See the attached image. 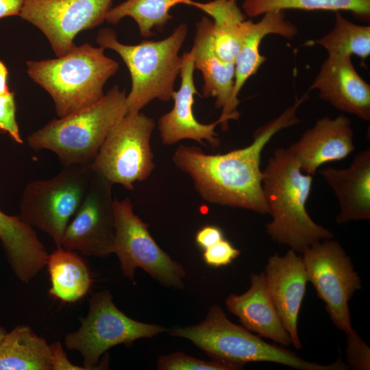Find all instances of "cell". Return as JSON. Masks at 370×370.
I'll list each match as a JSON object with an SVG mask.
<instances>
[{
	"instance_id": "6da1fadb",
	"label": "cell",
	"mask_w": 370,
	"mask_h": 370,
	"mask_svg": "<svg viewBox=\"0 0 370 370\" xmlns=\"http://www.w3.org/2000/svg\"><path fill=\"white\" fill-rule=\"evenodd\" d=\"M306 92L277 118L257 129L248 146L223 154H206L195 146L180 145L172 159L192 179L195 189L207 202L271 214L262 188L261 153L282 130L300 122L299 107Z\"/></svg>"
},
{
	"instance_id": "7a4b0ae2",
	"label": "cell",
	"mask_w": 370,
	"mask_h": 370,
	"mask_svg": "<svg viewBox=\"0 0 370 370\" xmlns=\"http://www.w3.org/2000/svg\"><path fill=\"white\" fill-rule=\"evenodd\" d=\"M312 182V176L301 171L288 148L277 149L262 171V192L273 217L267 232L274 242L296 252L334 236L317 224L306 209Z\"/></svg>"
},
{
	"instance_id": "3957f363",
	"label": "cell",
	"mask_w": 370,
	"mask_h": 370,
	"mask_svg": "<svg viewBox=\"0 0 370 370\" xmlns=\"http://www.w3.org/2000/svg\"><path fill=\"white\" fill-rule=\"evenodd\" d=\"M126 97L115 85L97 102L34 132L27 144L35 151H52L62 166L91 164L108 134L127 113Z\"/></svg>"
},
{
	"instance_id": "277c9868",
	"label": "cell",
	"mask_w": 370,
	"mask_h": 370,
	"mask_svg": "<svg viewBox=\"0 0 370 370\" xmlns=\"http://www.w3.org/2000/svg\"><path fill=\"white\" fill-rule=\"evenodd\" d=\"M28 75L53 100L59 117L88 107L100 100L106 82L119 64L104 54V49L86 43L75 46L56 59L27 61Z\"/></svg>"
},
{
	"instance_id": "5b68a950",
	"label": "cell",
	"mask_w": 370,
	"mask_h": 370,
	"mask_svg": "<svg viewBox=\"0 0 370 370\" xmlns=\"http://www.w3.org/2000/svg\"><path fill=\"white\" fill-rule=\"evenodd\" d=\"M173 336L191 341L213 360L232 370L242 369L252 362H276L299 370H345L347 367L339 358L335 362L322 365L306 361L284 348L269 344L244 327L231 322L221 308L214 305L198 324L173 328Z\"/></svg>"
},
{
	"instance_id": "8992f818",
	"label": "cell",
	"mask_w": 370,
	"mask_h": 370,
	"mask_svg": "<svg viewBox=\"0 0 370 370\" xmlns=\"http://www.w3.org/2000/svg\"><path fill=\"white\" fill-rule=\"evenodd\" d=\"M187 34V25L182 23L164 39L129 45L120 42L112 29L98 32L96 40L99 47L116 51L130 71L132 88L126 97L127 113L140 112L153 99H172L182 65L179 52Z\"/></svg>"
},
{
	"instance_id": "52a82bcc",
	"label": "cell",
	"mask_w": 370,
	"mask_h": 370,
	"mask_svg": "<svg viewBox=\"0 0 370 370\" xmlns=\"http://www.w3.org/2000/svg\"><path fill=\"white\" fill-rule=\"evenodd\" d=\"M94 173L91 164L63 166L49 179L30 182L23 193L19 217L61 247L65 230L85 197Z\"/></svg>"
},
{
	"instance_id": "ba28073f",
	"label": "cell",
	"mask_w": 370,
	"mask_h": 370,
	"mask_svg": "<svg viewBox=\"0 0 370 370\" xmlns=\"http://www.w3.org/2000/svg\"><path fill=\"white\" fill-rule=\"evenodd\" d=\"M79 328L65 336L68 349L79 352L86 370L102 369L100 357L109 349L123 344L131 346L142 338H152L166 328L157 324L137 321L119 310L110 291L94 293L88 314L80 319Z\"/></svg>"
},
{
	"instance_id": "9c48e42d",
	"label": "cell",
	"mask_w": 370,
	"mask_h": 370,
	"mask_svg": "<svg viewBox=\"0 0 370 370\" xmlns=\"http://www.w3.org/2000/svg\"><path fill=\"white\" fill-rule=\"evenodd\" d=\"M155 121L140 112L127 113L107 136L91 164L93 170L112 184L132 190L155 169L150 140Z\"/></svg>"
},
{
	"instance_id": "30bf717a",
	"label": "cell",
	"mask_w": 370,
	"mask_h": 370,
	"mask_svg": "<svg viewBox=\"0 0 370 370\" xmlns=\"http://www.w3.org/2000/svg\"><path fill=\"white\" fill-rule=\"evenodd\" d=\"M115 238L113 253L118 257L123 274L134 282L141 268L162 285L175 289L184 287L186 271L156 243L149 225L133 210L130 198L114 199Z\"/></svg>"
},
{
	"instance_id": "8fae6325",
	"label": "cell",
	"mask_w": 370,
	"mask_h": 370,
	"mask_svg": "<svg viewBox=\"0 0 370 370\" xmlns=\"http://www.w3.org/2000/svg\"><path fill=\"white\" fill-rule=\"evenodd\" d=\"M328 239L316 242L303 251L308 282L326 306L336 327L345 333L351 330L348 301L360 289V279L340 244Z\"/></svg>"
},
{
	"instance_id": "7c38bea8",
	"label": "cell",
	"mask_w": 370,
	"mask_h": 370,
	"mask_svg": "<svg viewBox=\"0 0 370 370\" xmlns=\"http://www.w3.org/2000/svg\"><path fill=\"white\" fill-rule=\"evenodd\" d=\"M114 0H25L20 17L38 27L57 57L71 50L82 31L106 21Z\"/></svg>"
},
{
	"instance_id": "4fadbf2b",
	"label": "cell",
	"mask_w": 370,
	"mask_h": 370,
	"mask_svg": "<svg viewBox=\"0 0 370 370\" xmlns=\"http://www.w3.org/2000/svg\"><path fill=\"white\" fill-rule=\"evenodd\" d=\"M113 184L95 171L88 190L64 233L61 247L86 256L113 253L115 238Z\"/></svg>"
},
{
	"instance_id": "5bb4252c",
	"label": "cell",
	"mask_w": 370,
	"mask_h": 370,
	"mask_svg": "<svg viewBox=\"0 0 370 370\" xmlns=\"http://www.w3.org/2000/svg\"><path fill=\"white\" fill-rule=\"evenodd\" d=\"M213 22L203 16L195 25V35L190 52L194 68L203 76L204 97H214L215 107L222 109L219 117L222 129L228 128L229 120H237L240 113L238 103L233 99L235 64L221 59L216 53L212 39Z\"/></svg>"
},
{
	"instance_id": "9a60e30c",
	"label": "cell",
	"mask_w": 370,
	"mask_h": 370,
	"mask_svg": "<svg viewBox=\"0 0 370 370\" xmlns=\"http://www.w3.org/2000/svg\"><path fill=\"white\" fill-rule=\"evenodd\" d=\"M293 249L280 256L268 258L265 283L269 294L296 349L301 348L297 332V319L308 282L303 259Z\"/></svg>"
},
{
	"instance_id": "2e32d148",
	"label": "cell",
	"mask_w": 370,
	"mask_h": 370,
	"mask_svg": "<svg viewBox=\"0 0 370 370\" xmlns=\"http://www.w3.org/2000/svg\"><path fill=\"white\" fill-rule=\"evenodd\" d=\"M182 57L181 85L173 95V107L158 121L161 141L164 145H172L180 140L190 139L204 145L203 140H205L213 149L217 148L220 140L214 130L217 125L221 124V121L219 119L214 123L203 124L196 119L193 105L194 95L199 93L194 83L193 58L190 51L184 53Z\"/></svg>"
},
{
	"instance_id": "e0dca14e",
	"label": "cell",
	"mask_w": 370,
	"mask_h": 370,
	"mask_svg": "<svg viewBox=\"0 0 370 370\" xmlns=\"http://www.w3.org/2000/svg\"><path fill=\"white\" fill-rule=\"evenodd\" d=\"M309 90L336 109L370 119V85L355 69L351 56L328 55Z\"/></svg>"
},
{
	"instance_id": "ac0fdd59",
	"label": "cell",
	"mask_w": 370,
	"mask_h": 370,
	"mask_svg": "<svg viewBox=\"0 0 370 370\" xmlns=\"http://www.w3.org/2000/svg\"><path fill=\"white\" fill-rule=\"evenodd\" d=\"M350 119L343 114L317 119L288 149L301 171L314 175L323 164L346 158L355 149Z\"/></svg>"
},
{
	"instance_id": "d6986e66",
	"label": "cell",
	"mask_w": 370,
	"mask_h": 370,
	"mask_svg": "<svg viewBox=\"0 0 370 370\" xmlns=\"http://www.w3.org/2000/svg\"><path fill=\"white\" fill-rule=\"evenodd\" d=\"M319 172L337 197L340 208L337 223L370 219L369 148L358 152L346 169L328 166Z\"/></svg>"
},
{
	"instance_id": "ffe728a7",
	"label": "cell",
	"mask_w": 370,
	"mask_h": 370,
	"mask_svg": "<svg viewBox=\"0 0 370 370\" xmlns=\"http://www.w3.org/2000/svg\"><path fill=\"white\" fill-rule=\"evenodd\" d=\"M225 304L247 330L284 346L292 344L267 291L264 272L251 274L250 288L242 295H228Z\"/></svg>"
},
{
	"instance_id": "44dd1931",
	"label": "cell",
	"mask_w": 370,
	"mask_h": 370,
	"mask_svg": "<svg viewBox=\"0 0 370 370\" xmlns=\"http://www.w3.org/2000/svg\"><path fill=\"white\" fill-rule=\"evenodd\" d=\"M0 240L21 281L29 282L46 266L49 254L34 228L20 217L8 215L1 210Z\"/></svg>"
},
{
	"instance_id": "7402d4cb",
	"label": "cell",
	"mask_w": 370,
	"mask_h": 370,
	"mask_svg": "<svg viewBox=\"0 0 370 370\" xmlns=\"http://www.w3.org/2000/svg\"><path fill=\"white\" fill-rule=\"evenodd\" d=\"M263 15L258 22H252L235 61L233 99L238 104L240 103L238 96L243 86L266 60L259 49L263 38L269 34L293 38L298 32L297 27L286 18L283 10L269 12Z\"/></svg>"
},
{
	"instance_id": "603a6c76",
	"label": "cell",
	"mask_w": 370,
	"mask_h": 370,
	"mask_svg": "<svg viewBox=\"0 0 370 370\" xmlns=\"http://www.w3.org/2000/svg\"><path fill=\"white\" fill-rule=\"evenodd\" d=\"M190 5L200 9L213 18L214 50L224 62L235 64L253 21L245 20L236 0H214L208 3L191 0Z\"/></svg>"
},
{
	"instance_id": "cb8c5ba5",
	"label": "cell",
	"mask_w": 370,
	"mask_h": 370,
	"mask_svg": "<svg viewBox=\"0 0 370 370\" xmlns=\"http://www.w3.org/2000/svg\"><path fill=\"white\" fill-rule=\"evenodd\" d=\"M46 266L49 274V294L62 301L74 303L89 291L91 277L84 260L77 252L57 247L48 255Z\"/></svg>"
},
{
	"instance_id": "d4e9b609",
	"label": "cell",
	"mask_w": 370,
	"mask_h": 370,
	"mask_svg": "<svg viewBox=\"0 0 370 370\" xmlns=\"http://www.w3.org/2000/svg\"><path fill=\"white\" fill-rule=\"evenodd\" d=\"M0 370H51L50 346L29 327L18 325L0 341Z\"/></svg>"
},
{
	"instance_id": "484cf974",
	"label": "cell",
	"mask_w": 370,
	"mask_h": 370,
	"mask_svg": "<svg viewBox=\"0 0 370 370\" xmlns=\"http://www.w3.org/2000/svg\"><path fill=\"white\" fill-rule=\"evenodd\" d=\"M191 0H126L111 8L106 21L116 25L125 16L132 18L138 25L141 36L148 38L152 29H162L172 19L170 10L180 3L189 5Z\"/></svg>"
},
{
	"instance_id": "4316f807",
	"label": "cell",
	"mask_w": 370,
	"mask_h": 370,
	"mask_svg": "<svg viewBox=\"0 0 370 370\" xmlns=\"http://www.w3.org/2000/svg\"><path fill=\"white\" fill-rule=\"evenodd\" d=\"M243 9L249 17L288 9L334 12L347 10L367 22L370 17V0H245Z\"/></svg>"
},
{
	"instance_id": "83f0119b",
	"label": "cell",
	"mask_w": 370,
	"mask_h": 370,
	"mask_svg": "<svg viewBox=\"0 0 370 370\" xmlns=\"http://www.w3.org/2000/svg\"><path fill=\"white\" fill-rule=\"evenodd\" d=\"M312 44L323 47L328 55H356L365 59L370 55V26L354 23L336 12L333 28Z\"/></svg>"
},
{
	"instance_id": "f1b7e54d",
	"label": "cell",
	"mask_w": 370,
	"mask_h": 370,
	"mask_svg": "<svg viewBox=\"0 0 370 370\" xmlns=\"http://www.w3.org/2000/svg\"><path fill=\"white\" fill-rule=\"evenodd\" d=\"M159 370H232L223 364L213 361H205L182 352H176L161 356L157 361Z\"/></svg>"
},
{
	"instance_id": "f546056e",
	"label": "cell",
	"mask_w": 370,
	"mask_h": 370,
	"mask_svg": "<svg viewBox=\"0 0 370 370\" xmlns=\"http://www.w3.org/2000/svg\"><path fill=\"white\" fill-rule=\"evenodd\" d=\"M347 359L349 367L355 370L370 369V349L356 331L347 333Z\"/></svg>"
},
{
	"instance_id": "4dcf8cb0",
	"label": "cell",
	"mask_w": 370,
	"mask_h": 370,
	"mask_svg": "<svg viewBox=\"0 0 370 370\" xmlns=\"http://www.w3.org/2000/svg\"><path fill=\"white\" fill-rule=\"evenodd\" d=\"M0 133H8L16 143H23L16 120L14 92L12 91L0 95Z\"/></svg>"
},
{
	"instance_id": "1f68e13d",
	"label": "cell",
	"mask_w": 370,
	"mask_h": 370,
	"mask_svg": "<svg viewBox=\"0 0 370 370\" xmlns=\"http://www.w3.org/2000/svg\"><path fill=\"white\" fill-rule=\"evenodd\" d=\"M240 254V251L223 238L204 249V259L210 266L218 267L230 264Z\"/></svg>"
},
{
	"instance_id": "d6a6232c",
	"label": "cell",
	"mask_w": 370,
	"mask_h": 370,
	"mask_svg": "<svg viewBox=\"0 0 370 370\" xmlns=\"http://www.w3.org/2000/svg\"><path fill=\"white\" fill-rule=\"evenodd\" d=\"M49 346L51 370H86L83 366H77L70 362L60 342L56 341Z\"/></svg>"
},
{
	"instance_id": "836d02e7",
	"label": "cell",
	"mask_w": 370,
	"mask_h": 370,
	"mask_svg": "<svg viewBox=\"0 0 370 370\" xmlns=\"http://www.w3.org/2000/svg\"><path fill=\"white\" fill-rule=\"evenodd\" d=\"M224 238L222 230L215 225H206L195 234V242L204 250Z\"/></svg>"
},
{
	"instance_id": "e575fe53",
	"label": "cell",
	"mask_w": 370,
	"mask_h": 370,
	"mask_svg": "<svg viewBox=\"0 0 370 370\" xmlns=\"http://www.w3.org/2000/svg\"><path fill=\"white\" fill-rule=\"evenodd\" d=\"M25 0H0V19L12 16H20Z\"/></svg>"
},
{
	"instance_id": "d590c367",
	"label": "cell",
	"mask_w": 370,
	"mask_h": 370,
	"mask_svg": "<svg viewBox=\"0 0 370 370\" xmlns=\"http://www.w3.org/2000/svg\"><path fill=\"white\" fill-rule=\"evenodd\" d=\"M8 71L4 63L0 60V95L10 91L8 86Z\"/></svg>"
},
{
	"instance_id": "8d00e7d4",
	"label": "cell",
	"mask_w": 370,
	"mask_h": 370,
	"mask_svg": "<svg viewBox=\"0 0 370 370\" xmlns=\"http://www.w3.org/2000/svg\"><path fill=\"white\" fill-rule=\"evenodd\" d=\"M6 334L5 330L0 326V341Z\"/></svg>"
}]
</instances>
